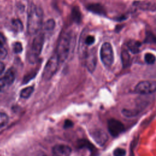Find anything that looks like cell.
<instances>
[{
    "instance_id": "obj_1",
    "label": "cell",
    "mask_w": 156,
    "mask_h": 156,
    "mask_svg": "<svg viewBox=\"0 0 156 156\" xmlns=\"http://www.w3.org/2000/svg\"><path fill=\"white\" fill-rule=\"evenodd\" d=\"M42 10L35 5H30L29 9L27 22L28 33L30 35H34L38 32L42 25Z\"/></svg>"
},
{
    "instance_id": "obj_2",
    "label": "cell",
    "mask_w": 156,
    "mask_h": 156,
    "mask_svg": "<svg viewBox=\"0 0 156 156\" xmlns=\"http://www.w3.org/2000/svg\"><path fill=\"white\" fill-rule=\"evenodd\" d=\"M71 48V37L69 34H65L60 38L57 47L56 54L59 62H64L68 57Z\"/></svg>"
},
{
    "instance_id": "obj_3",
    "label": "cell",
    "mask_w": 156,
    "mask_h": 156,
    "mask_svg": "<svg viewBox=\"0 0 156 156\" xmlns=\"http://www.w3.org/2000/svg\"><path fill=\"white\" fill-rule=\"evenodd\" d=\"M58 58L57 54L53 55L47 62L43 72V79L49 80L57 71L58 63Z\"/></svg>"
},
{
    "instance_id": "obj_4",
    "label": "cell",
    "mask_w": 156,
    "mask_h": 156,
    "mask_svg": "<svg viewBox=\"0 0 156 156\" xmlns=\"http://www.w3.org/2000/svg\"><path fill=\"white\" fill-rule=\"evenodd\" d=\"M136 93L146 95L156 92V80H143L138 82L135 87Z\"/></svg>"
},
{
    "instance_id": "obj_5",
    "label": "cell",
    "mask_w": 156,
    "mask_h": 156,
    "mask_svg": "<svg viewBox=\"0 0 156 156\" xmlns=\"http://www.w3.org/2000/svg\"><path fill=\"white\" fill-rule=\"evenodd\" d=\"M100 57L102 63L107 67L110 66L114 60L113 49L109 43H104L101 48Z\"/></svg>"
},
{
    "instance_id": "obj_6",
    "label": "cell",
    "mask_w": 156,
    "mask_h": 156,
    "mask_svg": "<svg viewBox=\"0 0 156 156\" xmlns=\"http://www.w3.org/2000/svg\"><path fill=\"white\" fill-rule=\"evenodd\" d=\"M44 40V34L41 33L37 35L34 39L31 48V54L30 57V60H31V62H32L34 59L38 57V55L40 54L43 46Z\"/></svg>"
},
{
    "instance_id": "obj_7",
    "label": "cell",
    "mask_w": 156,
    "mask_h": 156,
    "mask_svg": "<svg viewBox=\"0 0 156 156\" xmlns=\"http://www.w3.org/2000/svg\"><path fill=\"white\" fill-rule=\"evenodd\" d=\"M107 128L109 133L114 137L118 136L125 130V127L122 122L114 118L110 119L108 121Z\"/></svg>"
},
{
    "instance_id": "obj_8",
    "label": "cell",
    "mask_w": 156,
    "mask_h": 156,
    "mask_svg": "<svg viewBox=\"0 0 156 156\" xmlns=\"http://www.w3.org/2000/svg\"><path fill=\"white\" fill-rule=\"evenodd\" d=\"M91 136L96 143L103 146L108 140V135L102 129H98L93 130L91 132Z\"/></svg>"
},
{
    "instance_id": "obj_9",
    "label": "cell",
    "mask_w": 156,
    "mask_h": 156,
    "mask_svg": "<svg viewBox=\"0 0 156 156\" xmlns=\"http://www.w3.org/2000/svg\"><path fill=\"white\" fill-rule=\"evenodd\" d=\"M52 152L55 156H69L71 149L65 144H57L53 147Z\"/></svg>"
},
{
    "instance_id": "obj_10",
    "label": "cell",
    "mask_w": 156,
    "mask_h": 156,
    "mask_svg": "<svg viewBox=\"0 0 156 156\" xmlns=\"http://www.w3.org/2000/svg\"><path fill=\"white\" fill-rule=\"evenodd\" d=\"M96 58L94 53L91 52L88 54L86 58V66L90 72H93L96 67Z\"/></svg>"
},
{
    "instance_id": "obj_11",
    "label": "cell",
    "mask_w": 156,
    "mask_h": 156,
    "mask_svg": "<svg viewBox=\"0 0 156 156\" xmlns=\"http://www.w3.org/2000/svg\"><path fill=\"white\" fill-rule=\"evenodd\" d=\"M141 43L136 40H130L127 44V46L129 48V49L133 53V54H137L140 51V47L141 46Z\"/></svg>"
},
{
    "instance_id": "obj_12",
    "label": "cell",
    "mask_w": 156,
    "mask_h": 156,
    "mask_svg": "<svg viewBox=\"0 0 156 156\" xmlns=\"http://www.w3.org/2000/svg\"><path fill=\"white\" fill-rule=\"evenodd\" d=\"M140 112H141V111L136 108H132V109L123 108L121 110V113L122 114V115L128 118L135 117V116H138Z\"/></svg>"
},
{
    "instance_id": "obj_13",
    "label": "cell",
    "mask_w": 156,
    "mask_h": 156,
    "mask_svg": "<svg viewBox=\"0 0 156 156\" xmlns=\"http://www.w3.org/2000/svg\"><path fill=\"white\" fill-rule=\"evenodd\" d=\"M88 9L90 11L97 14L103 15L105 13L104 7L99 4H91L88 6Z\"/></svg>"
},
{
    "instance_id": "obj_14",
    "label": "cell",
    "mask_w": 156,
    "mask_h": 156,
    "mask_svg": "<svg viewBox=\"0 0 156 156\" xmlns=\"http://www.w3.org/2000/svg\"><path fill=\"white\" fill-rule=\"evenodd\" d=\"M4 77L7 80V82L9 83L10 86L13 83L15 78V72L12 68H10L7 70V71L5 73Z\"/></svg>"
},
{
    "instance_id": "obj_15",
    "label": "cell",
    "mask_w": 156,
    "mask_h": 156,
    "mask_svg": "<svg viewBox=\"0 0 156 156\" xmlns=\"http://www.w3.org/2000/svg\"><path fill=\"white\" fill-rule=\"evenodd\" d=\"M121 61L123 68L127 67L130 64V55L126 50H123L121 52Z\"/></svg>"
},
{
    "instance_id": "obj_16",
    "label": "cell",
    "mask_w": 156,
    "mask_h": 156,
    "mask_svg": "<svg viewBox=\"0 0 156 156\" xmlns=\"http://www.w3.org/2000/svg\"><path fill=\"white\" fill-rule=\"evenodd\" d=\"M34 87H26L24 89H23L21 92H20V96L22 98H24V99H27L28 98H29L30 96V95L32 94V93H33L34 91Z\"/></svg>"
},
{
    "instance_id": "obj_17",
    "label": "cell",
    "mask_w": 156,
    "mask_h": 156,
    "mask_svg": "<svg viewBox=\"0 0 156 156\" xmlns=\"http://www.w3.org/2000/svg\"><path fill=\"white\" fill-rule=\"evenodd\" d=\"M12 26L13 29L16 32H20L23 30V23L20 20H18V19L13 20L12 21Z\"/></svg>"
},
{
    "instance_id": "obj_18",
    "label": "cell",
    "mask_w": 156,
    "mask_h": 156,
    "mask_svg": "<svg viewBox=\"0 0 156 156\" xmlns=\"http://www.w3.org/2000/svg\"><path fill=\"white\" fill-rule=\"evenodd\" d=\"M72 17L73 19L76 21V22H79L80 21L81 19V15H80V12L79 10V9H77V7H74L73 9V12H72Z\"/></svg>"
},
{
    "instance_id": "obj_19",
    "label": "cell",
    "mask_w": 156,
    "mask_h": 156,
    "mask_svg": "<svg viewBox=\"0 0 156 156\" xmlns=\"http://www.w3.org/2000/svg\"><path fill=\"white\" fill-rule=\"evenodd\" d=\"M9 121L8 116L2 112H0V129L4 127Z\"/></svg>"
},
{
    "instance_id": "obj_20",
    "label": "cell",
    "mask_w": 156,
    "mask_h": 156,
    "mask_svg": "<svg viewBox=\"0 0 156 156\" xmlns=\"http://www.w3.org/2000/svg\"><path fill=\"white\" fill-rule=\"evenodd\" d=\"M156 58L155 55L151 53H147L144 55V60L147 64H153L155 63Z\"/></svg>"
},
{
    "instance_id": "obj_21",
    "label": "cell",
    "mask_w": 156,
    "mask_h": 156,
    "mask_svg": "<svg viewBox=\"0 0 156 156\" xmlns=\"http://www.w3.org/2000/svg\"><path fill=\"white\" fill-rule=\"evenodd\" d=\"M144 42L147 43H156V36H155L151 32H147Z\"/></svg>"
},
{
    "instance_id": "obj_22",
    "label": "cell",
    "mask_w": 156,
    "mask_h": 156,
    "mask_svg": "<svg viewBox=\"0 0 156 156\" xmlns=\"http://www.w3.org/2000/svg\"><path fill=\"white\" fill-rule=\"evenodd\" d=\"M9 86L10 85L4 77L0 78V92L4 91L8 88Z\"/></svg>"
},
{
    "instance_id": "obj_23",
    "label": "cell",
    "mask_w": 156,
    "mask_h": 156,
    "mask_svg": "<svg viewBox=\"0 0 156 156\" xmlns=\"http://www.w3.org/2000/svg\"><path fill=\"white\" fill-rule=\"evenodd\" d=\"M55 26V21L53 19L48 20L44 24V28L47 30H52Z\"/></svg>"
},
{
    "instance_id": "obj_24",
    "label": "cell",
    "mask_w": 156,
    "mask_h": 156,
    "mask_svg": "<svg viewBox=\"0 0 156 156\" xmlns=\"http://www.w3.org/2000/svg\"><path fill=\"white\" fill-rule=\"evenodd\" d=\"M79 145L80 147H87L89 149L90 151H93L94 149V146L92 145L89 141L87 140H81L80 141Z\"/></svg>"
},
{
    "instance_id": "obj_25",
    "label": "cell",
    "mask_w": 156,
    "mask_h": 156,
    "mask_svg": "<svg viewBox=\"0 0 156 156\" xmlns=\"http://www.w3.org/2000/svg\"><path fill=\"white\" fill-rule=\"evenodd\" d=\"M13 51L15 54H18L20 53L23 51V46L22 44L20 42H15L13 43Z\"/></svg>"
},
{
    "instance_id": "obj_26",
    "label": "cell",
    "mask_w": 156,
    "mask_h": 156,
    "mask_svg": "<svg viewBox=\"0 0 156 156\" xmlns=\"http://www.w3.org/2000/svg\"><path fill=\"white\" fill-rule=\"evenodd\" d=\"M126 154V151L122 148H116L113 151L114 156H125Z\"/></svg>"
},
{
    "instance_id": "obj_27",
    "label": "cell",
    "mask_w": 156,
    "mask_h": 156,
    "mask_svg": "<svg viewBox=\"0 0 156 156\" xmlns=\"http://www.w3.org/2000/svg\"><path fill=\"white\" fill-rule=\"evenodd\" d=\"M94 40H95V39H94V37L93 36L89 35L85 39V43L87 45H91L94 42Z\"/></svg>"
},
{
    "instance_id": "obj_28",
    "label": "cell",
    "mask_w": 156,
    "mask_h": 156,
    "mask_svg": "<svg viewBox=\"0 0 156 156\" xmlns=\"http://www.w3.org/2000/svg\"><path fill=\"white\" fill-rule=\"evenodd\" d=\"M7 51L6 49L4 48V46H1L0 47V58H4L6 55H7Z\"/></svg>"
},
{
    "instance_id": "obj_29",
    "label": "cell",
    "mask_w": 156,
    "mask_h": 156,
    "mask_svg": "<svg viewBox=\"0 0 156 156\" xmlns=\"http://www.w3.org/2000/svg\"><path fill=\"white\" fill-rule=\"evenodd\" d=\"M73 126V123L70 120H68V119H66L65 121V123H64V128L65 129H67V128H69L71 127H72Z\"/></svg>"
},
{
    "instance_id": "obj_30",
    "label": "cell",
    "mask_w": 156,
    "mask_h": 156,
    "mask_svg": "<svg viewBox=\"0 0 156 156\" xmlns=\"http://www.w3.org/2000/svg\"><path fill=\"white\" fill-rule=\"evenodd\" d=\"M5 37L1 33H0V47L3 46L4 44H5Z\"/></svg>"
},
{
    "instance_id": "obj_31",
    "label": "cell",
    "mask_w": 156,
    "mask_h": 156,
    "mask_svg": "<svg viewBox=\"0 0 156 156\" xmlns=\"http://www.w3.org/2000/svg\"><path fill=\"white\" fill-rule=\"evenodd\" d=\"M4 69H5V65L4 64L0 62V75L3 73V71H4Z\"/></svg>"
}]
</instances>
